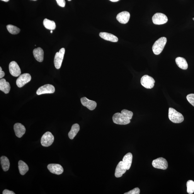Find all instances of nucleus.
I'll list each match as a JSON object with an SVG mask.
<instances>
[{
	"label": "nucleus",
	"instance_id": "8",
	"mask_svg": "<svg viewBox=\"0 0 194 194\" xmlns=\"http://www.w3.org/2000/svg\"><path fill=\"white\" fill-rule=\"evenodd\" d=\"M152 21L155 25H161L166 23L168 21V18L165 14L157 13L153 16Z\"/></svg>",
	"mask_w": 194,
	"mask_h": 194
},
{
	"label": "nucleus",
	"instance_id": "19",
	"mask_svg": "<svg viewBox=\"0 0 194 194\" xmlns=\"http://www.w3.org/2000/svg\"><path fill=\"white\" fill-rule=\"evenodd\" d=\"M100 37L106 40L110 41L112 42H117L118 39L115 35L110 33L101 32L99 34Z\"/></svg>",
	"mask_w": 194,
	"mask_h": 194
},
{
	"label": "nucleus",
	"instance_id": "35",
	"mask_svg": "<svg viewBox=\"0 0 194 194\" xmlns=\"http://www.w3.org/2000/svg\"><path fill=\"white\" fill-rule=\"evenodd\" d=\"M50 33H53V31L52 30H51L50 31Z\"/></svg>",
	"mask_w": 194,
	"mask_h": 194
},
{
	"label": "nucleus",
	"instance_id": "37",
	"mask_svg": "<svg viewBox=\"0 0 194 194\" xmlns=\"http://www.w3.org/2000/svg\"><path fill=\"white\" fill-rule=\"evenodd\" d=\"M68 1H71V0H68Z\"/></svg>",
	"mask_w": 194,
	"mask_h": 194
},
{
	"label": "nucleus",
	"instance_id": "13",
	"mask_svg": "<svg viewBox=\"0 0 194 194\" xmlns=\"http://www.w3.org/2000/svg\"><path fill=\"white\" fill-rule=\"evenodd\" d=\"M81 101L82 105L86 107L90 110H94L97 106V103L95 101L89 100L86 97L81 98Z\"/></svg>",
	"mask_w": 194,
	"mask_h": 194
},
{
	"label": "nucleus",
	"instance_id": "27",
	"mask_svg": "<svg viewBox=\"0 0 194 194\" xmlns=\"http://www.w3.org/2000/svg\"><path fill=\"white\" fill-rule=\"evenodd\" d=\"M187 192L191 194L194 192V181L192 180H189L186 183Z\"/></svg>",
	"mask_w": 194,
	"mask_h": 194
},
{
	"label": "nucleus",
	"instance_id": "16",
	"mask_svg": "<svg viewBox=\"0 0 194 194\" xmlns=\"http://www.w3.org/2000/svg\"><path fill=\"white\" fill-rule=\"evenodd\" d=\"M127 169H126L123 161H120L119 162L115 171V176L116 178H120L122 176L125 174Z\"/></svg>",
	"mask_w": 194,
	"mask_h": 194
},
{
	"label": "nucleus",
	"instance_id": "10",
	"mask_svg": "<svg viewBox=\"0 0 194 194\" xmlns=\"http://www.w3.org/2000/svg\"><path fill=\"white\" fill-rule=\"evenodd\" d=\"M31 75L28 74H24L19 76L16 81L17 86L21 88L31 80Z\"/></svg>",
	"mask_w": 194,
	"mask_h": 194
},
{
	"label": "nucleus",
	"instance_id": "7",
	"mask_svg": "<svg viewBox=\"0 0 194 194\" xmlns=\"http://www.w3.org/2000/svg\"><path fill=\"white\" fill-rule=\"evenodd\" d=\"M65 52V48H62L59 50V52H57L55 54L54 59V64L55 67L57 69H60L61 67Z\"/></svg>",
	"mask_w": 194,
	"mask_h": 194
},
{
	"label": "nucleus",
	"instance_id": "2",
	"mask_svg": "<svg viewBox=\"0 0 194 194\" xmlns=\"http://www.w3.org/2000/svg\"><path fill=\"white\" fill-rule=\"evenodd\" d=\"M168 117L169 120L175 123H181L184 120L182 115L172 108H169Z\"/></svg>",
	"mask_w": 194,
	"mask_h": 194
},
{
	"label": "nucleus",
	"instance_id": "31",
	"mask_svg": "<svg viewBox=\"0 0 194 194\" xmlns=\"http://www.w3.org/2000/svg\"><path fill=\"white\" fill-rule=\"evenodd\" d=\"M3 194H15L13 191L7 190H5L3 192Z\"/></svg>",
	"mask_w": 194,
	"mask_h": 194
},
{
	"label": "nucleus",
	"instance_id": "18",
	"mask_svg": "<svg viewBox=\"0 0 194 194\" xmlns=\"http://www.w3.org/2000/svg\"><path fill=\"white\" fill-rule=\"evenodd\" d=\"M33 53L34 57L38 61L40 62L43 61L44 52L42 48L39 47L35 48L33 50Z\"/></svg>",
	"mask_w": 194,
	"mask_h": 194
},
{
	"label": "nucleus",
	"instance_id": "15",
	"mask_svg": "<svg viewBox=\"0 0 194 194\" xmlns=\"http://www.w3.org/2000/svg\"><path fill=\"white\" fill-rule=\"evenodd\" d=\"M14 130L16 136L18 138L22 137L26 132L25 126L20 123H16L14 125Z\"/></svg>",
	"mask_w": 194,
	"mask_h": 194
},
{
	"label": "nucleus",
	"instance_id": "17",
	"mask_svg": "<svg viewBox=\"0 0 194 194\" xmlns=\"http://www.w3.org/2000/svg\"><path fill=\"white\" fill-rule=\"evenodd\" d=\"M132 158V154L130 152L126 154L123 157L122 161L127 170H129L131 166Z\"/></svg>",
	"mask_w": 194,
	"mask_h": 194
},
{
	"label": "nucleus",
	"instance_id": "21",
	"mask_svg": "<svg viewBox=\"0 0 194 194\" xmlns=\"http://www.w3.org/2000/svg\"><path fill=\"white\" fill-rule=\"evenodd\" d=\"M176 62L177 65L180 69L184 70H186L188 69L187 63L184 58L181 57L176 58Z\"/></svg>",
	"mask_w": 194,
	"mask_h": 194
},
{
	"label": "nucleus",
	"instance_id": "22",
	"mask_svg": "<svg viewBox=\"0 0 194 194\" xmlns=\"http://www.w3.org/2000/svg\"><path fill=\"white\" fill-rule=\"evenodd\" d=\"M80 130L79 125L78 124L73 125L71 130L69 133V137L70 139L73 140L76 136Z\"/></svg>",
	"mask_w": 194,
	"mask_h": 194
},
{
	"label": "nucleus",
	"instance_id": "30",
	"mask_svg": "<svg viewBox=\"0 0 194 194\" xmlns=\"http://www.w3.org/2000/svg\"><path fill=\"white\" fill-rule=\"evenodd\" d=\"M58 5L62 7H64L65 5V0H56Z\"/></svg>",
	"mask_w": 194,
	"mask_h": 194
},
{
	"label": "nucleus",
	"instance_id": "33",
	"mask_svg": "<svg viewBox=\"0 0 194 194\" xmlns=\"http://www.w3.org/2000/svg\"><path fill=\"white\" fill-rule=\"evenodd\" d=\"M110 1L112 2H116L120 1V0H110Z\"/></svg>",
	"mask_w": 194,
	"mask_h": 194
},
{
	"label": "nucleus",
	"instance_id": "14",
	"mask_svg": "<svg viewBox=\"0 0 194 194\" xmlns=\"http://www.w3.org/2000/svg\"><path fill=\"white\" fill-rule=\"evenodd\" d=\"M130 14L127 11H123L118 14L116 18L121 23L126 24L128 23L130 20Z\"/></svg>",
	"mask_w": 194,
	"mask_h": 194
},
{
	"label": "nucleus",
	"instance_id": "25",
	"mask_svg": "<svg viewBox=\"0 0 194 194\" xmlns=\"http://www.w3.org/2000/svg\"><path fill=\"white\" fill-rule=\"evenodd\" d=\"M43 25L46 28L50 30H54L56 28V24L54 21L45 18L43 21Z\"/></svg>",
	"mask_w": 194,
	"mask_h": 194
},
{
	"label": "nucleus",
	"instance_id": "26",
	"mask_svg": "<svg viewBox=\"0 0 194 194\" xmlns=\"http://www.w3.org/2000/svg\"><path fill=\"white\" fill-rule=\"evenodd\" d=\"M7 30H8L9 31V32L10 33L12 34H17L19 33L20 31V29L16 26L12 25H7Z\"/></svg>",
	"mask_w": 194,
	"mask_h": 194
},
{
	"label": "nucleus",
	"instance_id": "28",
	"mask_svg": "<svg viewBox=\"0 0 194 194\" xmlns=\"http://www.w3.org/2000/svg\"><path fill=\"white\" fill-rule=\"evenodd\" d=\"M186 98L189 102L194 107V94H188Z\"/></svg>",
	"mask_w": 194,
	"mask_h": 194
},
{
	"label": "nucleus",
	"instance_id": "12",
	"mask_svg": "<svg viewBox=\"0 0 194 194\" xmlns=\"http://www.w3.org/2000/svg\"><path fill=\"white\" fill-rule=\"evenodd\" d=\"M47 168L51 173L57 175L61 174L64 171V169L61 165L58 164H48Z\"/></svg>",
	"mask_w": 194,
	"mask_h": 194
},
{
	"label": "nucleus",
	"instance_id": "5",
	"mask_svg": "<svg viewBox=\"0 0 194 194\" xmlns=\"http://www.w3.org/2000/svg\"><path fill=\"white\" fill-rule=\"evenodd\" d=\"M155 80L153 78L147 75L142 76L140 79L142 85L147 89H151L154 86Z\"/></svg>",
	"mask_w": 194,
	"mask_h": 194
},
{
	"label": "nucleus",
	"instance_id": "29",
	"mask_svg": "<svg viewBox=\"0 0 194 194\" xmlns=\"http://www.w3.org/2000/svg\"><path fill=\"white\" fill-rule=\"evenodd\" d=\"M140 190L139 188H135L128 192L125 193V194H139Z\"/></svg>",
	"mask_w": 194,
	"mask_h": 194
},
{
	"label": "nucleus",
	"instance_id": "20",
	"mask_svg": "<svg viewBox=\"0 0 194 194\" xmlns=\"http://www.w3.org/2000/svg\"><path fill=\"white\" fill-rule=\"evenodd\" d=\"M11 89L10 85L6 80L2 79L0 80V90L3 91L5 94H8Z\"/></svg>",
	"mask_w": 194,
	"mask_h": 194
},
{
	"label": "nucleus",
	"instance_id": "4",
	"mask_svg": "<svg viewBox=\"0 0 194 194\" xmlns=\"http://www.w3.org/2000/svg\"><path fill=\"white\" fill-rule=\"evenodd\" d=\"M54 140V137L52 133L47 132L43 135L41 138V143L43 146L47 147L51 145Z\"/></svg>",
	"mask_w": 194,
	"mask_h": 194
},
{
	"label": "nucleus",
	"instance_id": "38",
	"mask_svg": "<svg viewBox=\"0 0 194 194\" xmlns=\"http://www.w3.org/2000/svg\"><path fill=\"white\" fill-rule=\"evenodd\" d=\"M193 20H194V18H193Z\"/></svg>",
	"mask_w": 194,
	"mask_h": 194
},
{
	"label": "nucleus",
	"instance_id": "6",
	"mask_svg": "<svg viewBox=\"0 0 194 194\" xmlns=\"http://www.w3.org/2000/svg\"><path fill=\"white\" fill-rule=\"evenodd\" d=\"M152 166L155 168L166 170L168 168V163L166 159L159 157L153 161Z\"/></svg>",
	"mask_w": 194,
	"mask_h": 194
},
{
	"label": "nucleus",
	"instance_id": "1",
	"mask_svg": "<svg viewBox=\"0 0 194 194\" xmlns=\"http://www.w3.org/2000/svg\"><path fill=\"white\" fill-rule=\"evenodd\" d=\"M133 113L131 111L123 110L121 113H117L114 114L113 120L114 123L119 125H128L130 122Z\"/></svg>",
	"mask_w": 194,
	"mask_h": 194
},
{
	"label": "nucleus",
	"instance_id": "3",
	"mask_svg": "<svg viewBox=\"0 0 194 194\" xmlns=\"http://www.w3.org/2000/svg\"><path fill=\"white\" fill-rule=\"evenodd\" d=\"M166 42L167 38L164 37L160 38L156 41L152 47V49L154 54L156 55L161 54L164 49Z\"/></svg>",
	"mask_w": 194,
	"mask_h": 194
},
{
	"label": "nucleus",
	"instance_id": "32",
	"mask_svg": "<svg viewBox=\"0 0 194 194\" xmlns=\"http://www.w3.org/2000/svg\"><path fill=\"white\" fill-rule=\"evenodd\" d=\"M5 76L4 72L2 71L1 67H0V78L1 79Z\"/></svg>",
	"mask_w": 194,
	"mask_h": 194
},
{
	"label": "nucleus",
	"instance_id": "34",
	"mask_svg": "<svg viewBox=\"0 0 194 194\" xmlns=\"http://www.w3.org/2000/svg\"><path fill=\"white\" fill-rule=\"evenodd\" d=\"M1 1H4L5 2H8L9 0H1Z\"/></svg>",
	"mask_w": 194,
	"mask_h": 194
},
{
	"label": "nucleus",
	"instance_id": "36",
	"mask_svg": "<svg viewBox=\"0 0 194 194\" xmlns=\"http://www.w3.org/2000/svg\"><path fill=\"white\" fill-rule=\"evenodd\" d=\"M32 1H37V0H32Z\"/></svg>",
	"mask_w": 194,
	"mask_h": 194
},
{
	"label": "nucleus",
	"instance_id": "11",
	"mask_svg": "<svg viewBox=\"0 0 194 194\" xmlns=\"http://www.w3.org/2000/svg\"><path fill=\"white\" fill-rule=\"evenodd\" d=\"M10 73L14 77H18L21 74V70L18 65L15 61H12L9 64Z\"/></svg>",
	"mask_w": 194,
	"mask_h": 194
},
{
	"label": "nucleus",
	"instance_id": "23",
	"mask_svg": "<svg viewBox=\"0 0 194 194\" xmlns=\"http://www.w3.org/2000/svg\"><path fill=\"white\" fill-rule=\"evenodd\" d=\"M18 169L21 175H24L29 170L28 167L25 162L22 161L18 162Z\"/></svg>",
	"mask_w": 194,
	"mask_h": 194
},
{
	"label": "nucleus",
	"instance_id": "9",
	"mask_svg": "<svg viewBox=\"0 0 194 194\" xmlns=\"http://www.w3.org/2000/svg\"><path fill=\"white\" fill-rule=\"evenodd\" d=\"M55 91V87L52 84H47L40 87L38 89L36 94L38 95H40L43 94H53Z\"/></svg>",
	"mask_w": 194,
	"mask_h": 194
},
{
	"label": "nucleus",
	"instance_id": "24",
	"mask_svg": "<svg viewBox=\"0 0 194 194\" xmlns=\"http://www.w3.org/2000/svg\"><path fill=\"white\" fill-rule=\"evenodd\" d=\"M0 159L2 168L3 171H8L10 167V162L8 159L5 156H2Z\"/></svg>",
	"mask_w": 194,
	"mask_h": 194
}]
</instances>
